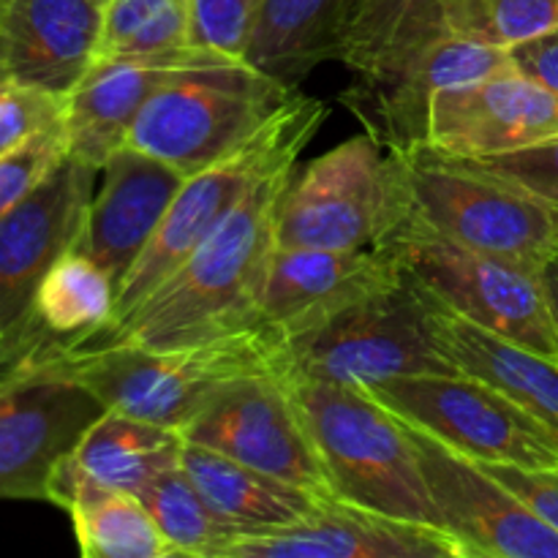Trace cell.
Instances as JSON below:
<instances>
[{"label":"cell","mask_w":558,"mask_h":558,"mask_svg":"<svg viewBox=\"0 0 558 558\" xmlns=\"http://www.w3.org/2000/svg\"><path fill=\"white\" fill-rule=\"evenodd\" d=\"M104 412L82 381L52 365L0 376V499L47 501L58 463Z\"/></svg>","instance_id":"12"},{"label":"cell","mask_w":558,"mask_h":558,"mask_svg":"<svg viewBox=\"0 0 558 558\" xmlns=\"http://www.w3.org/2000/svg\"><path fill=\"white\" fill-rule=\"evenodd\" d=\"M183 447L185 436L180 428L107 409L71 456L98 483L140 496L153 480L180 466Z\"/></svg>","instance_id":"25"},{"label":"cell","mask_w":558,"mask_h":558,"mask_svg":"<svg viewBox=\"0 0 558 558\" xmlns=\"http://www.w3.org/2000/svg\"><path fill=\"white\" fill-rule=\"evenodd\" d=\"M0 80H5V58H3V36H0Z\"/></svg>","instance_id":"39"},{"label":"cell","mask_w":558,"mask_h":558,"mask_svg":"<svg viewBox=\"0 0 558 558\" xmlns=\"http://www.w3.org/2000/svg\"><path fill=\"white\" fill-rule=\"evenodd\" d=\"M558 136V93L518 71L447 87L434 96L428 145L456 158H490Z\"/></svg>","instance_id":"16"},{"label":"cell","mask_w":558,"mask_h":558,"mask_svg":"<svg viewBox=\"0 0 558 558\" xmlns=\"http://www.w3.org/2000/svg\"><path fill=\"white\" fill-rule=\"evenodd\" d=\"M483 466L558 532V466L529 469L512 463H483Z\"/></svg>","instance_id":"34"},{"label":"cell","mask_w":558,"mask_h":558,"mask_svg":"<svg viewBox=\"0 0 558 558\" xmlns=\"http://www.w3.org/2000/svg\"><path fill=\"white\" fill-rule=\"evenodd\" d=\"M96 180L98 169L65 156L0 218V341L27 316L49 267L80 245Z\"/></svg>","instance_id":"15"},{"label":"cell","mask_w":558,"mask_h":558,"mask_svg":"<svg viewBox=\"0 0 558 558\" xmlns=\"http://www.w3.org/2000/svg\"><path fill=\"white\" fill-rule=\"evenodd\" d=\"M227 558H463L447 532L325 496L289 526L245 534Z\"/></svg>","instance_id":"18"},{"label":"cell","mask_w":558,"mask_h":558,"mask_svg":"<svg viewBox=\"0 0 558 558\" xmlns=\"http://www.w3.org/2000/svg\"><path fill=\"white\" fill-rule=\"evenodd\" d=\"M101 3H104V5H107V3H109V0H101Z\"/></svg>","instance_id":"40"},{"label":"cell","mask_w":558,"mask_h":558,"mask_svg":"<svg viewBox=\"0 0 558 558\" xmlns=\"http://www.w3.org/2000/svg\"><path fill=\"white\" fill-rule=\"evenodd\" d=\"M447 0H347L336 33V60L354 74L374 71L445 31Z\"/></svg>","instance_id":"27"},{"label":"cell","mask_w":558,"mask_h":558,"mask_svg":"<svg viewBox=\"0 0 558 558\" xmlns=\"http://www.w3.org/2000/svg\"><path fill=\"white\" fill-rule=\"evenodd\" d=\"M44 365L74 376L107 409L183 430L234 381L287 374L289 338L259 325L196 347L80 349Z\"/></svg>","instance_id":"2"},{"label":"cell","mask_w":558,"mask_h":558,"mask_svg":"<svg viewBox=\"0 0 558 558\" xmlns=\"http://www.w3.org/2000/svg\"><path fill=\"white\" fill-rule=\"evenodd\" d=\"M512 65L510 49L441 36L398 54L379 69L354 74L349 90L341 93V101L371 136L407 156L414 147L428 145L430 104L436 93Z\"/></svg>","instance_id":"14"},{"label":"cell","mask_w":558,"mask_h":558,"mask_svg":"<svg viewBox=\"0 0 558 558\" xmlns=\"http://www.w3.org/2000/svg\"><path fill=\"white\" fill-rule=\"evenodd\" d=\"M510 54L518 71H523V74L558 93V31L532 38V41L515 44Z\"/></svg>","instance_id":"36"},{"label":"cell","mask_w":558,"mask_h":558,"mask_svg":"<svg viewBox=\"0 0 558 558\" xmlns=\"http://www.w3.org/2000/svg\"><path fill=\"white\" fill-rule=\"evenodd\" d=\"M65 98L41 87L0 80V156L25 145L54 123H63Z\"/></svg>","instance_id":"31"},{"label":"cell","mask_w":558,"mask_h":558,"mask_svg":"<svg viewBox=\"0 0 558 558\" xmlns=\"http://www.w3.org/2000/svg\"><path fill=\"white\" fill-rule=\"evenodd\" d=\"M347 0H262L245 60L298 85L336 60V33Z\"/></svg>","instance_id":"26"},{"label":"cell","mask_w":558,"mask_h":558,"mask_svg":"<svg viewBox=\"0 0 558 558\" xmlns=\"http://www.w3.org/2000/svg\"><path fill=\"white\" fill-rule=\"evenodd\" d=\"M180 466L207 505L223 521L238 526L243 537L298 523L319 505V499H325L194 441H185Z\"/></svg>","instance_id":"24"},{"label":"cell","mask_w":558,"mask_h":558,"mask_svg":"<svg viewBox=\"0 0 558 558\" xmlns=\"http://www.w3.org/2000/svg\"><path fill=\"white\" fill-rule=\"evenodd\" d=\"M543 287H545V298H548V305H550V316H554V325H556V332H558V256L556 259H550L548 265L543 267Z\"/></svg>","instance_id":"37"},{"label":"cell","mask_w":558,"mask_h":558,"mask_svg":"<svg viewBox=\"0 0 558 558\" xmlns=\"http://www.w3.org/2000/svg\"><path fill=\"white\" fill-rule=\"evenodd\" d=\"M365 392L403 423L472 461L529 469L558 466V450L545 439L543 423L466 374L398 376Z\"/></svg>","instance_id":"10"},{"label":"cell","mask_w":558,"mask_h":558,"mask_svg":"<svg viewBox=\"0 0 558 558\" xmlns=\"http://www.w3.org/2000/svg\"><path fill=\"white\" fill-rule=\"evenodd\" d=\"M414 213L407 158L368 131L289 178L276 216L281 248H379Z\"/></svg>","instance_id":"5"},{"label":"cell","mask_w":558,"mask_h":558,"mask_svg":"<svg viewBox=\"0 0 558 558\" xmlns=\"http://www.w3.org/2000/svg\"><path fill=\"white\" fill-rule=\"evenodd\" d=\"M158 532L174 556L227 558V550L243 537L238 526L223 521L199 494L183 466H174L153 480L140 494Z\"/></svg>","instance_id":"28"},{"label":"cell","mask_w":558,"mask_h":558,"mask_svg":"<svg viewBox=\"0 0 558 558\" xmlns=\"http://www.w3.org/2000/svg\"><path fill=\"white\" fill-rule=\"evenodd\" d=\"M183 436L316 496H336L287 374L234 381L185 425Z\"/></svg>","instance_id":"11"},{"label":"cell","mask_w":558,"mask_h":558,"mask_svg":"<svg viewBox=\"0 0 558 558\" xmlns=\"http://www.w3.org/2000/svg\"><path fill=\"white\" fill-rule=\"evenodd\" d=\"M472 161L526 185L529 191L558 207V136L539 142V145L523 147V150L501 153V156L490 158H472Z\"/></svg>","instance_id":"33"},{"label":"cell","mask_w":558,"mask_h":558,"mask_svg":"<svg viewBox=\"0 0 558 558\" xmlns=\"http://www.w3.org/2000/svg\"><path fill=\"white\" fill-rule=\"evenodd\" d=\"M327 112L330 109L319 98H305L298 93L294 101L281 109L254 140H248L221 161L189 174L174 194L169 210L163 213L150 243L125 272L118 289L114 322L131 314L142 300L150 298L232 216L234 207L267 172L281 163L298 161L303 147L319 131Z\"/></svg>","instance_id":"6"},{"label":"cell","mask_w":558,"mask_h":558,"mask_svg":"<svg viewBox=\"0 0 558 558\" xmlns=\"http://www.w3.org/2000/svg\"><path fill=\"white\" fill-rule=\"evenodd\" d=\"M409 425V423H407ZM441 532L463 558H558V532L480 461L409 425Z\"/></svg>","instance_id":"13"},{"label":"cell","mask_w":558,"mask_h":558,"mask_svg":"<svg viewBox=\"0 0 558 558\" xmlns=\"http://www.w3.org/2000/svg\"><path fill=\"white\" fill-rule=\"evenodd\" d=\"M74 523L85 558H169L174 550L158 532L145 501L98 483L65 456L49 480V499Z\"/></svg>","instance_id":"23"},{"label":"cell","mask_w":558,"mask_h":558,"mask_svg":"<svg viewBox=\"0 0 558 558\" xmlns=\"http://www.w3.org/2000/svg\"><path fill=\"white\" fill-rule=\"evenodd\" d=\"M101 0H0L5 76L69 96L98 58Z\"/></svg>","instance_id":"21"},{"label":"cell","mask_w":558,"mask_h":558,"mask_svg":"<svg viewBox=\"0 0 558 558\" xmlns=\"http://www.w3.org/2000/svg\"><path fill=\"white\" fill-rule=\"evenodd\" d=\"M423 292L428 303L430 330L447 360L461 374L499 390L537 423L558 430V357L485 330L447 308L425 287Z\"/></svg>","instance_id":"22"},{"label":"cell","mask_w":558,"mask_h":558,"mask_svg":"<svg viewBox=\"0 0 558 558\" xmlns=\"http://www.w3.org/2000/svg\"><path fill=\"white\" fill-rule=\"evenodd\" d=\"M543 434H545V439L550 441V445L556 447L558 450V430H554V428H548V425H543Z\"/></svg>","instance_id":"38"},{"label":"cell","mask_w":558,"mask_h":558,"mask_svg":"<svg viewBox=\"0 0 558 558\" xmlns=\"http://www.w3.org/2000/svg\"><path fill=\"white\" fill-rule=\"evenodd\" d=\"M294 163L267 172L150 298L80 349H180L259 327L262 294L276 254L278 199Z\"/></svg>","instance_id":"1"},{"label":"cell","mask_w":558,"mask_h":558,"mask_svg":"<svg viewBox=\"0 0 558 558\" xmlns=\"http://www.w3.org/2000/svg\"><path fill=\"white\" fill-rule=\"evenodd\" d=\"M65 156H69V142H65L63 123L49 125L16 150L0 156V218L25 202Z\"/></svg>","instance_id":"30"},{"label":"cell","mask_w":558,"mask_h":558,"mask_svg":"<svg viewBox=\"0 0 558 558\" xmlns=\"http://www.w3.org/2000/svg\"><path fill=\"white\" fill-rule=\"evenodd\" d=\"M298 96V85L223 54L156 87L131 125L129 145L189 174L254 140Z\"/></svg>","instance_id":"4"},{"label":"cell","mask_w":558,"mask_h":558,"mask_svg":"<svg viewBox=\"0 0 558 558\" xmlns=\"http://www.w3.org/2000/svg\"><path fill=\"white\" fill-rule=\"evenodd\" d=\"M216 58H223V52L194 44L153 54H98L87 74L65 96L63 125L69 156L101 169L112 153L129 145L136 114L167 76Z\"/></svg>","instance_id":"19"},{"label":"cell","mask_w":558,"mask_h":558,"mask_svg":"<svg viewBox=\"0 0 558 558\" xmlns=\"http://www.w3.org/2000/svg\"><path fill=\"white\" fill-rule=\"evenodd\" d=\"M98 174L76 248L98 262L120 289L185 183V174L131 145L112 153Z\"/></svg>","instance_id":"20"},{"label":"cell","mask_w":558,"mask_h":558,"mask_svg":"<svg viewBox=\"0 0 558 558\" xmlns=\"http://www.w3.org/2000/svg\"><path fill=\"white\" fill-rule=\"evenodd\" d=\"M381 245L458 316L558 357V332L537 270L466 248L417 213Z\"/></svg>","instance_id":"9"},{"label":"cell","mask_w":558,"mask_h":558,"mask_svg":"<svg viewBox=\"0 0 558 558\" xmlns=\"http://www.w3.org/2000/svg\"><path fill=\"white\" fill-rule=\"evenodd\" d=\"M401 278L403 265L385 245L357 251L276 245L259 322L287 338L303 336Z\"/></svg>","instance_id":"17"},{"label":"cell","mask_w":558,"mask_h":558,"mask_svg":"<svg viewBox=\"0 0 558 558\" xmlns=\"http://www.w3.org/2000/svg\"><path fill=\"white\" fill-rule=\"evenodd\" d=\"M338 499L439 529L409 425L357 387L287 374Z\"/></svg>","instance_id":"3"},{"label":"cell","mask_w":558,"mask_h":558,"mask_svg":"<svg viewBox=\"0 0 558 558\" xmlns=\"http://www.w3.org/2000/svg\"><path fill=\"white\" fill-rule=\"evenodd\" d=\"M172 3H178V0H109L98 54L120 52L142 22H147L153 14H158V11Z\"/></svg>","instance_id":"35"},{"label":"cell","mask_w":558,"mask_h":558,"mask_svg":"<svg viewBox=\"0 0 558 558\" xmlns=\"http://www.w3.org/2000/svg\"><path fill=\"white\" fill-rule=\"evenodd\" d=\"M262 0H191V44L245 58Z\"/></svg>","instance_id":"32"},{"label":"cell","mask_w":558,"mask_h":558,"mask_svg":"<svg viewBox=\"0 0 558 558\" xmlns=\"http://www.w3.org/2000/svg\"><path fill=\"white\" fill-rule=\"evenodd\" d=\"M287 374L371 390L398 376L461 371L436 343L423 287L403 270L392 287L289 338Z\"/></svg>","instance_id":"8"},{"label":"cell","mask_w":558,"mask_h":558,"mask_svg":"<svg viewBox=\"0 0 558 558\" xmlns=\"http://www.w3.org/2000/svg\"><path fill=\"white\" fill-rule=\"evenodd\" d=\"M414 213L466 248L543 272L558 256V207L515 180L423 145L407 153Z\"/></svg>","instance_id":"7"},{"label":"cell","mask_w":558,"mask_h":558,"mask_svg":"<svg viewBox=\"0 0 558 558\" xmlns=\"http://www.w3.org/2000/svg\"><path fill=\"white\" fill-rule=\"evenodd\" d=\"M445 31L512 49L558 31V0H447Z\"/></svg>","instance_id":"29"}]
</instances>
